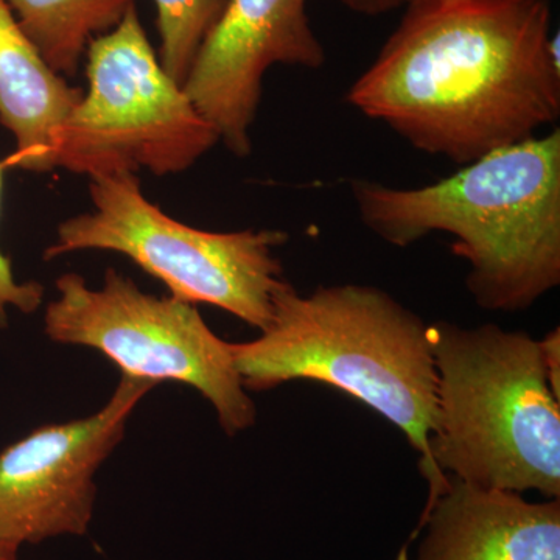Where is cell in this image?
<instances>
[{"instance_id":"cell-11","label":"cell","mask_w":560,"mask_h":560,"mask_svg":"<svg viewBox=\"0 0 560 560\" xmlns=\"http://www.w3.org/2000/svg\"><path fill=\"white\" fill-rule=\"evenodd\" d=\"M83 94L47 65L9 2L0 0V125L16 142L10 164L55 171V135Z\"/></svg>"},{"instance_id":"cell-5","label":"cell","mask_w":560,"mask_h":560,"mask_svg":"<svg viewBox=\"0 0 560 560\" xmlns=\"http://www.w3.org/2000/svg\"><path fill=\"white\" fill-rule=\"evenodd\" d=\"M94 210L62 221L44 250L55 260L80 250H110L161 280L175 300L209 304L259 331L287 285L275 249L289 242L278 230L210 232L187 226L147 200L136 173L90 179Z\"/></svg>"},{"instance_id":"cell-15","label":"cell","mask_w":560,"mask_h":560,"mask_svg":"<svg viewBox=\"0 0 560 560\" xmlns=\"http://www.w3.org/2000/svg\"><path fill=\"white\" fill-rule=\"evenodd\" d=\"M540 341L541 355L547 366L548 382L555 396L560 399V329L556 327Z\"/></svg>"},{"instance_id":"cell-2","label":"cell","mask_w":560,"mask_h":560,"mask_svg":"<svg viewBox=\"0 0 560 560\" xmlns=\"http://www.w3.org/2000/svg\"><path fill=\"white\" fill-rule=\"evenodd\" d=\"M361 221L407 248L433 232L455 237L467 290L485 311H526L560 283V131L533 136L416 189L350 183Z\"/></svg>"},{"instance_id":"cell-9","label":"cell","mask_w":560,"mask_h":560,"mask_svg":"<svg viewBox=\"0 0 560 560\" xmlns=\"http://www.w3.org/2000/svg\"><path fill=\"white\" fill-rule=\"evenodd\" d=\"M326 51L307 0H228L202 40L184 91L235 156L250 153L261 80L275 65L318 69Z\"/></svg>"},{"instance_id":"cell-1","label":"cell","mask_w":560,"mask_h":560,"mask_svg":"<svg viewBox=\"0 0 560 560\" xmlns=\"http://www.w3.org/2000/svg\"><path fill=\"white\" fill-rule=\"evenodd\" d=\"M346 101L416 150L459 165L560 116L548 0H418Z\"/></svg>"},{"instance_id":"cell-4","label":"cell","mask_w":560,"mask_h":560,"mask_svg":"<svg viewBox=\"0 0 560 560\" xmlns=\"http://www.w3.org/2000/svg\"><path fill=\"white\" fill-rule=\"evenodd\" d=\"M438 374L430 458L442 478L560 499V399L540 341L495 324H430Z\"/></svg>"},{"instance_id":"cell-8","label":"cell","mask_w":560,"mask_h":560,"mask_svg":"<svg viewBox=\"0 0 560 560\" xmlns=\"http://www.w3.org/2000/svg\"><path fill=\"white\" fill-rule=\"evenodd\" d=\"M153 388L120 377L101 410L40 425L0 452V548L20 552L24 545L90 530L98 470Z\"/></svg>"},{"instance_id":"cell-16","label":"cell","mask_w":560,"mask_h":560,"mask_svg":"<svg viewBox=\"0 0 560 560\" xmlns=\"http://www.w3.org/2000/svg\"><path fill=\"white\" fill-rule=\"evenodd\" d=\"M349 10L355 13L366 14V16H378V14L389 13L397 9L410 5L418 0H340Z\"/></svg>"},{"instance_id":"cell-12","label":"cell","mask_w":560,"mask_h":560,"mask_svg":"<svg viewBox=\"0 0 560 560\" xmlns=\"http://www.w3.org/2000/svg\"><path fill=\"white\" fill-rule=\"evenodd\" d=\"M44 60L73 77L92 38L109 32L138 0H7Z\"/></svg>"},{"instance_id":"cell-3","label":"cell","mask_w":560,"mask_h":560,"mask_svg":"<svg viewBox=\"0 0 560 560\" xmlns=\"http://www.w3.org/2000/svg\"><path fill=\"white\" fill-rule=\"evenodd\" d=\"M429 327L377 287L345 283L300 294L287 283L270 326L256 340L232 342V355L246 390L318 382L396 425L420 455L430 488L425 512L448 485L430 458L438 374Z\"/></svg>"},{"instance_id":"cell-10","label":"cell","mask_w":560,"mask_h":560,"mask_svg":"<svg viewBox=\"0 0 560 560\" xmlns=\"http://www.w3.org/2000/svg\"><path fill=\"white\" fill-rule=\"evenodd\" d=\"M423 529L416 560H560V499L528 501L448 477L408 545Z\"/></svg>"},{"instance_id":"cell-17","label":"cell","mask_w":560,"mask_h":560,"mask_svg":"<svg viewBox=\"0 0 560 560\" xmlns=\"http://www.w3.org/2000/svg\"><path fill=\"white\" fill-rule=\"evenodd\" d=\"M0 560H20L18 559V552L5 550V548H0Z\"/></svg>"},{"instance_id":"cell-7","label":"cell","mask_w":560,"mask_h":560,"mask_svg":"<svg viewBox=\"0 0 560 560\" xmlns=\"http://www.w3.org/2000/svg\"><path fill=\"white\" fill-rule=\"evenodd\" d=\"M55 289L44 311L50 341L95 350L121 377L198 390L228 436L254 427L257 407L235 368L232 342L213 334L197 305L145 293L114 268L101 289H91L79 272L61 275Z\"/></svg>"},{"instance_id":"cell-13","label":"cell","mask_w":560,"mask_h":560,"mask_svg":"<svg viewBox=\"0 0 560 560\" xmlns=\"http://www.w3.org/2000/svg\"><path fill=\"white\" fill-rule=\"evenodd\" d=\"M228 0H154L160 31V61L184 86L202 40L219 21Z\"/></svg>"},{"instance_id":"cell-14","label":"cell","mask_w":560,"mask_h":560,"mask_svg":"<svg viewBox=\"0 0 560 560\" xmlns=\"http://www.w3.org/2000/svg\"><path fill=\"white\" fill-rule=\"evenodd\" d=\"M11 167L10 160L0 161V208H2L3 175ZM46 289L36 280L22 282L13 271V265L5 254L0 250V329L9 326L10 312L16 311L22 315H32L43 305Z\"/></svg>"},{"instance_id":"cell-6","label":"cell","mask_w":560,"mask_h":560,"mask_svg":"<svg viewBox=\"0 0 560 560\" xmlns=\"http://www.w3.org/2000/svg\"><path fill=\"white\" fill-rule=\"evenodd\" d=\"M88 92L55 135V165L91 178L147 168L189 171L220 142L184 88L162 68L131 5L86 49Z\"/></svg>"}]
</instances>
